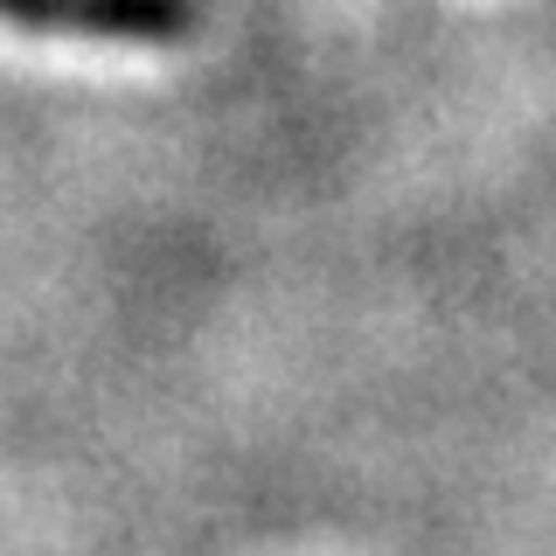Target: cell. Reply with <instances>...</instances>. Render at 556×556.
Here are the masks:
<instances>
[{"label": "cell", "mask_w": 556, "mask_h": 556, "mask_svg": "<svg viewBox=\"0 0 556 556\" xmlns=\"http://www.w3.org/2000/svg\"><path fill=\"white\" fill-rule=\"evenodd\" d=\"M0 22L35 35H91V42H188L202 28V0H0Z\"/></svg>", "instance_id": "6da1fadb"}]
</instances>
